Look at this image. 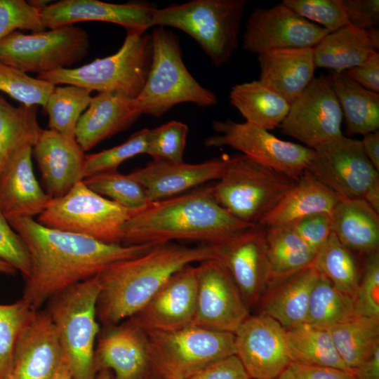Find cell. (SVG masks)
<instances>
[{
	"label": "cell",
	"mask_w": 379,
	"mask_h": 379,
	"mask_svg": "<svg viewBox=\"0 0 379 379\" xmlns=\"http://www.w3.org/2000/svg\"><path fill=\"white\" fill-rule=\"evenodd\" d=\"M295 181L240 154L230 157L223 175L212 185L216 201L236 218L249 224L260 220Z\"/></svg>",
	"instance_id": "cell-9"
},
{
	"label": "cell",
	"mask_w": 379,
	"mask_h": 379,
	"mask_svg": "<svg viewBox=\"0 0 379 379\" xmlns=\"http://www.w3.org/2000/svg\"><path fill=\"white\" fill-rule=\"evenodd\" d=\"M290 9L329 32L349 25L341 0H284Z\"/></svg>",
	"instance_id": "cell-46"
},
{
	"label": "cell",
	"mask_w": 379,
	"mask_h": 379,
	"mask_svg": "<svg viewBox=\"0 0 379 379\" xmlns=\"http://www.w3.org/2000/svg\"><path fill=\"white\" fill-rule=\"evenodd\" d=\"M28 2L29 3L31 6L39 10L41 12L43 9H44L46 6H48L50 4L49 1H44V0H32V1H29Z\"/></svg>",
	"instance_id": "cell-60"
},
{
	"label": "cell",
	"mask_w": 379,
	"mask_h": 379,
	"mask_svg": "<svg viewBox=\"0 0 379 379\" xmlns=\"http://www.w3.org/2000/svg\"><path fill=\"white\" fill-rule=\"evenodd\" d=\"M34 311L22 298L11 304H0V379L12 374L16 341Z\"/></svg>",
	"instance_id": "cell-42"
},
{
	"label": "cell",
	"mask_w": 379,
	"mask_h": 379,
	"mask_svg": "<svg viewBox=\"0 0 379 379\" xmlns=\"http://www.w3.org/2000/svg\"><path fill=\"white\" fill-rule=\"evenodd\" d=\"M366 258L354 297L358 315L379 319V251Z\"/></svg>",
	"instance_id": "cell-48"
},
{
	"label": "cell",
	"mask_w": 379,
	"mask_h": 379,
	"mask_svg": "<svg viewBox=\"0 0 379 379\" xmlns=\"http://www.w3.org/2000/svg\"><path fill=\"white\" fill-rule=\"evenodd\" d=\"M32 154L52 199L64 196L84 179L86 155L74 138L43 129Z\"/></svg>",
	"instance_id": "cell-24"
},
{
	"label": "cell",
	"mask_w": 379,
	"mask_h": 379,
	"mask_svg": "<svg viewBox=\"0 0 379 379\" xmlns=\"http://www.w3.org/2000/svg\"><path fill=\"white\" fill-rule=\"evenodd\" d=\"M254 225L236 218L221 206L209 185L151 201L134 211L124 224L122 244L188 241L220 245Z\"/></svg>",
	"instance_id": "cell-2"
},
{
	"label": "cell",
	"mask_w": 379,
	"mask_h": 379,
	"mask_svg": "<svg viewBox=\"0 0 379 379\" xmlns=\"http://www.w3.org/2000/svg\"><path fill=\"white\" fill-rule=\"evenodd\" d=\"M154 5L140 1L113 4L98 0H62L41 12L46 28L73 25L84 21H101L124 27L126 31L145 32L152 27Z\"/></svg>",
	"instance_id": "cell-22"
},
{
	"label": "cell",
	"mask_w": 379,
	"mask_h": 379,
	"mask_svg": "<svg viewBox=\"0 0 379 379\" xmlns=\"http://www.w3.org/2000/svg\"><path fill=\"white\" fill-rule=\"evenodd\" d=\"M148 379H188L235 354L234 334L190 325L171 331H145Z\"/></svg>",
	"instance_id": "cell-6"
},
{
	"label": "cell",
	"mask_w": 379,
	"mask_h": 379,
	"mask_svg": "<svg viewBox=\"0 0 379 379\" xmlns=\"http://www.w3.org/2000/svg\"><path fill=\"white\" fill-rule=\"evenodd\" d=\"M328 33L327 29L281 2L251 12L243 34L242 46L257 55L278 49L314 48Z\"/></svg>",
	"instance_id": "cell-15"
},
{
	"label": "cell",
	"mask_w": 379,
	"mask_h": 379,
	"mask_svg": "<svg viewBox=\"0 0 379 379\" xmlns=\"http://www.w3.org/2000/svg\"><path fill=\"white\" fill-rule=\"evenodd\" d=\"M260 79L290 104L314 77L313 48L272 50L258 55Z\"/></svg>",
	"instance_id": "cell-28"
},
{
	"label": "cell",
	"mask_w": 379,
	"mask_h": 379,
	"mask_svg": "<svg viewBox=\"0 0 379 379\" xmlns=\"http://www.w3.org/2000/svg\"><path fill=\"white\" fill-rule=\"evenodd\" d=\"M290 226L316 253L324 245L331 233L330 214L326 213L307 215Z\"/></svg>",
	"instance_id": "cell-50"
},
{
	"label": "cell",
	"mask_w": 379,
	"mask_h": 379,
	"mask_svg": "<svg viewBox=\"0 0 379 379\" xmlns=\"http://www.w3.org/2000/svg\"><path fill=\"white\" fill-rule=\"evenodd\" d=\"M87 32L74 25L24 34L15 31L0 41V62L38 74L69 68L85 58Z\"/></svg>",
	"instance_id": "cell-11"
},
{
	"label": "cell",
	"mask_w": 379,
	"mask_h": 379,
	"mask_svg": "<svg viewBox=\"0 0 379 379\" xmlns=\"http://www.w3.org/2000/svg\"><path fill=\"white\" fill-rule=\"evenodd\" d=\"M41 11L25 0H0V41L19 30L46 29Z\"/></svg>",
	"instance_id": "cell-47"
},
{
	"label": "cell",
	"mask_w": 379,
	"mask_h": 379,
	"mask_svg": "<svg viewBox=\"0 0 379 379\" xmlns=\"http://www.w3.org/2000/svg\"><path fill=\"white\" fill-rule=\"evenodd\" d=\"M363 199L379 213V180L375 181L370 186Z\"/></svg>",
	"instance_id": "cell-57"
},
{
	"label": "cell",
	"mask_w": 379,
	"mask_h": 379,
	"mask_svg": "<svg viewBox=\"0 0 379 379\" xmlns=\"http://www.w3.org/2000/svg\"><path fill=\"white\" fill-rule=\"evenodd\" d=\"M32 147L25 145L16 150L0 173V211L6 218H33L45 210L52 199L34 174Z\"/></svg>",
	"instance_id": "cell-25"
},
{
	"label": "cell",
	"mask_w": 379,
	"mask_h": 379,
	"mask_svg": "<svg viewBox=\"0 0 379 379\" xmlns=\"http://www.w3.org/2000/svg\"><path fill=\"white\" fill-rule=\"evenodd\" d=\"M363 150L373 166L379 171V131H375L363 135L360 140Z\"/></svg>",
	"instance_id": "cell-56"
},
{
	"label": "cell",
	"mask_w": 379,
	"mask_h": 379,
	"mask_svg": "<svg viewBox=\"0 0 379 379\" xmlns=\"http://www.w3.org/2000/svg\"><path fill=\"white\" fill-rule=\"evenodd\" d=\"M188 379H251L236 354L221 359Z\"/></svg>",
	"instance_id": "cell-53"
},
{
	"label": "cell",
	"mask_w": 379,
	"mask_h": 379,
	"mask_svg": "<svg viewBox=\"0 0 379 379\" xmlns=\"http://www.w3.org/2000/svg\"><path fill=\"white\" fill-rule=\"evenodd\" d=\"M220 245L187 246L171 241L111 264L98 274L97 318L117 324L138 312L175 272L194 262L218 259Z\"/></svg>",
	"instance_id": "cell-3"
},
{
	"label": "cell",
	"mask_w": 379,
	"mask_h": 379,
	"mask_svg": "<svg viewBox=\"0 0 379 379\" xmlns=\"http://www.w3.org/2000/svg\"><path fill=\"white\" fill-rule=\"evenodd\" d=\"M55 85L0 62V91L26 106L44 107Z\"/></svg>",
	"instance_id": "cell-43"
},
{
	"label": "cell",
	"mask_w": 379,
	"mask_h": 379,
	"mask_svg": "<svg viewBox=\"0 0 379 379\" xmlns=\"http://www.w3.org/2000/svg\"><path fill=\"white\" fill-rule=\"evenodd\" d=\"M265 229L272 279L288 276L313 265L317 253L290 225Z\"/></svg>",
	"instance_id": "cell-35"
},
{
	"label": "cell",
	"mask_w": 379,
	"mask_h": 379,
	"mask_svg": "<svg viewBox=\"0 0 379 379\" xmlns=\"http://www.w3.org/2000/svg\"><path fill=\"white\" fill-rule=\"evenodd\" d=\"M152 60L150 34L126 31L123 44L114 54L77 68L38 74L53 85H74L89 91L115 92L136 98L145 84Z\"/></svg>",
	"instance_id": "cell-7"
},
{
	"label": "cell",
	"mask_w": 379,
	"mask_h": 379,
	"mask_svg": "<svg viewBox=\"0 0 379 379\" xmlns=\"http://www.w3.org/2000/svg\"><path fill=\"white\" fill-rule=\"evenodd\" d=\"M150 39L151 64L142 89L135 98L141 114L159 118L184 102L200 107L217 104L214 93L202 86L185 67L176 34L156 27Z\"/></svg>",
	"instance_id": "cell-4"
},
{
	"label": "cell",
	"mask_w": 379,
	"mask_h": 379,
	"mask_svg": "<svg viewBox=\"0 0 379 379\" xmlns=\"http://www.w3.org/2000/svg\"><path fill=\"white\" fill-rule=\"evenodd\" d=\"M63 358L59 335L49 315L45 310H34L15 345L13 378L52 379Z\"/></svg>",
	"instance_id": "cell-21"
},
{
	"label": "cell",
	"mask_w": 379,
	"mask_h": 379,
	"mask_svg": "<svg viewBox=\"0 0 379 379\" xmlns=\"http://www.w3.org/2000/svg\"><path fill=\"white\" fill-rule=\"evenodd\" d=\"M149 132V128H143L117 146L86 155L84 179L98 173L117 171L124 161L138 154H147Z\"/></svg>",
	"instance_id": "cell-44"
},
{
	"label": "cell",
	"mask_w": 379,
	"mask_h": 379,
	"mask_svg": "<svg viewBox=\"0 0 379 379\" xmlns=\"http://www.w3.org/2000/svg\"><path fill=\"white\" fill-rule=\"evenodd\" d=\"M328 331L341 359L353 372L379 347V319L357 314Z\"/></svg>",
	"instance_id": "cell-37"
},
{
	"label": "cell",
	"mask_w": 379,
	"mask_h": 379,
	"mask_svg": "<svg viewBox=\"0 0 379 379\" xmlns=\"http://www.w3.org/2000/svg\"><path fill=\"white\" fill-rule=\"evenodd\" d=\"M230 157L226 154L199 164L152 160L131 174L145 189L150 201L182 194L203 183L219 180L225 173Z\"/></svg>",
	"instance_id": "cell-23"
},
{
	"label": "cell",
	"mask_w": 379,
	"mask_h": 379,
	"mask_svg": "<svg viewBox=\"0 0 379 379\" xmlns=\"http://www.w3.org/2000/svg\"><path fill=\"white\" fill-rule=\"evenodd\" d=\"M42 131L36 106L14 107L0 95V173L16 150L34 145Z\"/></svg>",
	"instance_id": "cell-36"
},
{
	"label": "cell",
	"mask_w": 379,
	"mask_h": 379,
	"mask_svg": "<svg viewBox=\"0 0 379 379\" xmlns=\"http://www.w3.org/2000/svg\"><path fill=\"white\" fill-rule=\"evenodd\" d=\"M134 211L105 198L82 181L64 196L51 199L38 222L109 244H122L123 228Z\"/></svg>",
	"instance_id": "cell-10"
},
{
	"label": "cell",
	"mask_w": 379,
	"mask_h": 379,
	"mask_svg": "<svg viewBox=\"0 0 379 379\" xmlns=\"http://www.w3.org/2000/svg\"><path fill=\"white\" fill-rule=\"evenodd\" d=\"M313 149L307 170L342 199H364L370 186L379 180L378 171L366 156L359 140L343 135Z\"/></svg>",
	"instance_id": "cell-13"
},
{
	"label": "cell",
	"mask_w": 379,
	"mask_h": 379,
	"mask_svg": "<svg viewBox=\"0 0 379 379\" xmlns=\"http://www.w3.org/2000/svg\"><path fill=\"white\" fill-rule=\"evenodd\" d=\"M188 131L187 125L175 120L149 129L147 154L155 161H184Z\"/></svg>",
	"instance_id": "cell-45"
},
{
	"label": "cell",
	"mask_w": 379,
	"mask_h": 379,
	"mask_svg": "<svg viewBox=\"0 0 379 379\" xmlns=\"http://www.w3.org/2000/svg\"><path fill=\"white\" fill-rule=\"evenodd\" d=\"M98 274L74 284L46 302L45 311L59 335L74 379H94L93 354L100 326L96 303Z\"/></svg>",
	"instance_id": "cell-8"
},
{
	"label": "cell",
	"mask_w": 379,
	"mask_h": 379,
	"mask_svg": "<svg viewBox=\"0 0 379 379\" xmlns=\"http://www.w3.org/2000/svg\"><path fill=\"white\" fill-rule=\"evenodd\" d=\"M343 114L327 77H314L290 105L279 126L282 133L314 149L343 135Z\"/></svg>",
	"instance_id": "cell-14"
},
{
	"label": "cell",
	"mask_w": 379,
	"mask_h": 379,
	"mask_svg": "<svg viewBox=\"0 0 379 379\" xmlns=\"http://www.w3.org/2000/svg\"><path fill=\"white\" fill-rule=\"evenodd\" d=\"M4 379H14L12 374L5 377Z\"/></svg>",
	"instance_id": "cell-62"
},
{
	"label": "cell",
	"mask_w": 379,
	"mask_h": 379,
	"mask_svg": "<svg viewBox=\"0 0 379 379\" xmlns=\"http://www.w3.org/2000/svg\"><path fill=\"white\" fill-rule=\"evenodd\" d=\"M245 5L244 0H191L156 8L151 26L185 32L219 67L231 60L239 46Z\"/></svg>",
	"instance_id": "cell-5"
},
{
	"label": "cell",
	"mask_w": 379,
	"mask_h": 379,
	"mask_svg": "<svg viewBox=\"0 0 379 379\" xmlns=\"http://www.w3.org/2000/svg\"><path fill=\"white\" fill-rule=\"evenodd\" d=\"M286 335L292 361L354 373L341 359L328 330L304 323L286 329Z\"/></svg>",
	"instance_id": "cell-34"
},
{
	"label": "cell",
	"mask_w": 379,
	"mask_h": 379,
	"mask_svg": "<svg viewBox=\"0 0 379 379\" xmlns=\"http://www.w3.org/2000/svg\"><path fill=\"white\" fill-rule=\"evenodd\" d=\"M94 379H112L110 371L106 369L100 371Z\"/></svg>",
	"instance_id": "cell-61"
},
{
	"label": "cell",
	"mask_w": 379,
	"mask_h": 379,
	"mask_svg": "<svg viewBox=\"0 0 379 379\" xmlns=\"http://www.w3.org/2000/svg\"><path fill=\"white\" fill-rule=\"evenodd\" d=\"M341 1L349 25L365 30L378 27V0Z\"/></svg>",
	"instance_id": "cell-51"
},
{
	"label": "cell",
	"mask_w": 379,
	"mask_h": 379,
	"mask_svg": "<svg viewBox=\"0 0 379 379\" xmlns=\"http://www.w3.org/2000/svg\"><path fill=\"white\" fill-rule=\"evenodd\" d=\"M212 129L217 134L205 138L206 147L227 146L239 150L249 159L295 181L307 169L314 154L312 148L282 140L269 131L246 121L214 120Z\"/></svg>",
	"instance_id": "cell-12"
},
{
	"label": "cell",
	"mask_w": 379,
	"mask_h": 379,
	"mask_svg": "<svg viewBox=\"0 0 379 379\" xmlns=\"http://www.w3.org/2000/svg\"><path fill=\"white\" fill-rule=\"evenodd\" d=\"M17 270L10 264L0 259V272L6 274H14Z\"/></svg>",
	"instance_id": "cell-59"
},
{
	"label": "cell",
	"mask_w": 379,
	"mask_h": 379,
	"mask_svg": "<svg viewBox=\"0 0 379 379\" xmlns=\"http://www.w3.org/2000/svg\"><path fill=\"white\" fill-rule=\"evenodd\" d=\"M368 30L347 25L328 33L314 48L316 67L346 71L358 66L378 52Z\"/></svg>",
	"instance_id": "cell-31"
},
{
	"label": "cell",
	"mask_w": 379,
	"mask_h": 379,
	"mask_svg": "<svg viewBox=\"0 0 379 379\" xmlns=\"http://www.w3.org/2000/svg\"><path fill=\"white\" fill-rule=\"evenodd\" d=\"M341 199L306 170L258 225L265 228L290 225L312 214H330Z\"/></svg>",
	"instance_id": "cell-29"
},
{
	"label": "cell",
	"mask_w": 379,
	"mask_h": 379,
	"mask_svg": "<svg viewBox=\"0 0 379 379\" xmlns=\"http://www.w3.org/2000/svg\"><path fill=\"white\" fill-rule=\"evenodd\" d=\"M348 76L365 88L379 93V53H373L361 65L345 71Z\"/></svg>",
	"instance_id": "cell-54"
},
{
	"label": "cell",
	"mask_w": 379,
	"mask_h": 379,
	"mask_svg": "<svg viewBox=\"0 0 379 379\" xmlns=\"http://www.w3.org/2000/svg\"><path fill=\"white\" fill-rule=\"evenodd\" d=\"M52 379H74L65 355L57 372Z\"/></svg>",
	"instance_id": "cell-58"
},
{
	"label": "cell",
	"mask_w": 379,
	"mask_h": 379,
	"mask_svg": "<svg viewBox=\"0 0 379 379\" xmlns=\"http://www.w3.org/2000/svg\"><path fill=\"white\" fill-rule=\"evenodd\" d=\"M114 372L113 379H148L149 361L146 331L131 318L103 325L93 354V370Z\"/></svg>",
	"instance_id": "cell-20"
},
{
	"label": "cell",
	"mask_w": 379,
	"mask_h": 379,
	"mask_svg": "<svg viewBox=\"0 0 379 379\" xmlns=\"http://www.w3.org/2000/svg\"><path fill=\"white\" fill-rule=\"evenodd\" d=\"M313 265L340 291L354 299L361 272L354 252L331 232L317 252Z\"/></svg>",
	"instance_id": "cell-39"
},
{
	"label": "cell",
	"mask_w": 379,
	"mask_h": 379,
	"mask_svg": "<svg viewBox=\"0 0 379 379\" xmlns=\"http://www.w3.org/2000/svg\"><path fill=\"white\" fill-rule=\"evenodd\" d=\"M0 259L19 270L27 278L30 272V255L20 236L0 211Z\"/></svg>",
	"instance_id": "cell-49"
},
{
	"label": "cell",
	"mask_w": 379,
	"mask_h": 379,
	"mask_svg": "<svg viewBox=\"0 0 379 379\" xmlns=\"http://www.w3.org/2000/svg\"><path fill=\"white\" fill-rule=\"evenodd\" d=\"M229 98L246 122L267 131L279 127L291 105L259 80L234 85Z\"/></svg>",
	"instance_id": "cell-33"
},
{
	"label": "cell",
	"mask_w": 379,
	"mask_h": 379,
	"mask_svg": "<svg viewBox=\"0 0 379 379\" xmlns=\"http://www.w3.org/2000/svg\"><path fill=\"white\" fill-rule=\"evenodd\" d=\"M331 232L354 253L379 249V213L363 199H341L330 213Z\"/></svg>",
	"instance_id": "cell-30"
},
{
	"label": "cell",
	"mask_w": 379,
	"mask_h": 379,
	"mask_svg": "<svg viewBox=\"0 0 379 379\" xmlns=\"http://www.w3.org/2000/svg\"><path fill=\"white\" fill-rule=\"evenodd\" d=\"M234 334L235 354L251 379H274L292 362L286 329L267 315H249Z\"/></svg>",
	"instance_id": "cell-17"
},
{
	"label": "cell",
	"mask_w": 379,
	"mask_h": 379,
	"mask_svg": "<svg viewBox=\"0 0 379 379\" xmlns=\"http://www.w3.org/2000/svg\"><path fill=\"white\" fill-rule=\"evenodd\" d=\"M91 93L74 85L55 86L43 107L48 116L49 129L75 138L77 124L91 102Z\"/></svg>",
	"instance_id": "cell-40"
},
{
	"label": "cell",
	"mask_w": 379,
	"mask_h": 379,
	"mask_svg": "<svg viewBox=\"0 0 379 379\" xmlns=\"http://www.w3.org/2000/svg\"><path fill=\"white\" fill-rule=\"evenodd\" d=\"M197 309L192 325L234 333L250 315L228 270L219 259L199 262Z\"/></svg>",
	"instance_id": "cell-16"
},
{
	"label": "cell",
	"mask_w": 379,
	"mask_h": 379,
	"mask_svg": "<svg viewBox=\"0 0 379 379\" xmlns=\"http://www.w3.org/2000/svg\"><path fill=\"white\" fill-rule=\"evenodd\" d=\"M141 115L135 98L115 92L98 93L78 121L75 140L84 152L88 151L126 130Z\"/></svg>",
	"instance_id": "cell-26"
},
{
	"label": "cell",
	"mask_w": 379,
	"mask_h": 379,
	"mask_svg": "<svg viewBox=\"0 0 379 379\" xmlns=\"http://www.w3.org/2000/svg\"><path fill=\"white\" fill-rule=\"evenodd\" d=\"M356 315L354 299L319 272L310 293L305 323L329 330Z\"/></svg>",
	"instance_id": "cell-38"
},
{
	"label": "cell",
	"mask_w": 379,
	"mask_h": 379,
	"mask_svg": "<svg viewBox=\"0 0 379 379\" xmlns=\"http://www.w3.org/2000/svg\"><path fill=\"white\" fill-rule=\"evenodd\" d=\"M83 182L95 193L107 196L133 211H139L151 202L144 187L131 173L124 175L117 171H107L89 176Z\"/></svg>",
	"instance_id": "cell-41"
},
{
	"label": "cell",
	"mask_w": 379,
	"mask_h": 379,
	"mask_svg": "<svg viewBox=\"0 0 379 379\" xmlns=\"http://www.w3.org/2000/svg\"><path fill=\"white\" fill-rule=\"evenodd\" d=\"M219 260L247 305H258L272 280L266 229L255 225L220 244Z\"/></svg>",
	"instance_id": "cell-18"
},
{
	"label": "cell",
	"mask_w": 379,
	"mask_h": 379,
	"mask_svg": "<svg viewBox=\"0 0 379 379\" xmlns=\"http://www.w3.org/2000/svg\"><path fill=\"white\" fill-rule=\"evenodd\" d=\"M327 78L345 119L347 131L364 135L378 131L379 93L365 88L345 71H333Z\"/></svg>",
	"instance_id": "cell-32"
},
{
	"label": "cell",
	"mask_w": 379,
	"mask_h": 379,
	"mask_svg": "<svg viewBox=\"0 0 379 379\" xmlns=\"http://www.w3.org/2000/svg\"><path fill=\"white\" fill-rule=\"evenodd\" d=\"M197 289L198 267L187 265L170 277L130 318L145 331H171L192 325Z\"/></svg>",
	"instance_id": "cell-19"
},
{
	"label": "cell",
	"mask_w": 379,
	"mask_h": 379,
	"mask_svg": "<svg viewBox=\"0 0 379 379\" xmlns=\"http://www.w3.org/2000/svg\"><path fill=\"white\" fill-rule=\"evenodd\" d=\"M319 275L312 265L272 279L258 304L259 314L273 318L285 329L305 323L310 293Z\"/></svg>",
	"instance_id": "cell-27"
},
{
	"label": "cell",
	"mask_w": 379,
	"mask_h": 379,
	"mask_svg": "<svg viewBox=\"0 0 379 379\" xmlns=\"http://www.w3.org/2000/svg\"><path fill=\"white\" fill-rule=\"evenodd\" d=\"M274 379H357L352 372L292 361Z\"/></svg>",
	"instance_id": "cell-52"
},
{
	"label": "cell",
	"mask_w": 379,
	"mask_h": 379,
	"mask_svg": "<svg viewBox=\"0 0 379 379\" xmlns=\"http://www.w3.org/2000/svg\"><path fill=\"white\" fill-rule=\"evenodd\" d=\"M354 374L357 379H379V347L354 369Z\"/></svg>",
	"instance_id": "cell-55"
},
{
	"label": "cell",
	"mask_w": 379,
	"mask_h": 379,
	"mask_svg": "<svg viewBox=\"0 0 379 379\" xmlns=\"http://www.w3.org/2000/svg\"><path fill=\"white\" fill-rule=\"evenodd\" d=\"M25 242L30 272L22 299L34 310L69 287L99 274L116 262L141 255L155 244H109L90 237L46 227L32 218H6Z\"/></svg>",
	"instance_id": "cell-1"
}]
</instances>
